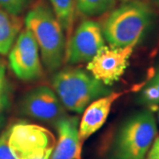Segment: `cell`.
Returning a JSON list of instances; mask_svg holds the SVG:
<instances>
[{"label":"cell","instance_id":"obj_7","mask_svg":"<svg viewBox=\"0 0 159 159\" xmlns=\"http://www.w3.org/2000/svg\"><path fill=\"white\" fill-rule=\"evenodd\" d=\"M104 45L101 25L95 20H85L80 23L66 46V63L77 65L89 62Z\"/></svg>","mask_w":159,"mask_h":159},{"label":"cell","instance_id":"obj_1","mask_svg":"<svg viewBox=\"0 0 159 159\" xmlns=\"http://www.w3.org/2000/svg\"><path fill=\"white\" fill-rule=\"evenodd\" d=\"M157 13L146 1L131 0L112 9L103 21V38L111 47L137 45L154 25Z\"/></svg>","mask_w":159,"mask_h":159},{"label":"cell","instance_id":"obj_9","mask_svg":"<svg viewBox=\"0 0 159 159\" xmlns=\"http://www.w3.org/2000/svg\"><path fill=\"white\" fill-rule=\"evenodd\" d=\"M20 111L31 119L52 125L66 116L57 94L47 86H38L28 91L20 102Z\"/></svg>","mask_w":159,"mask_h":159},{"label":"cell","instance_id":"obj_6","mask_svg":"<svg viewBox=\"0 0 159 159\" xmlns=\"http://www.w3.org/2000/svg\"><path fill=\"white\" fill-rule=\"evenodd\" d=\"M9 63L14 74L22 80H35L43 76L39 47L28 29L25 28L18 34L9 51Z\"/></svg>","mask_w":159,"mask_h":159},{"label":"cell","instance_id":"obj_4","mask_svg":"<svg viewBox=\"0 0 159 159\" xmlns=\"http://www.w3.org/2000/svg\"><path fill=\"white\" fill-rule=\"evenodd\" d=\"M157 134V122L148 111L134 114L118 131L111 159H146Z\"/></svg>","mask_w":159,"mask_h":159},{"label":"cell","instance_id":"obj_17","mask_svg":"<svg viewBox=\"0 0 159 159\" xmlns=\"http://www.w3.org/2000/svg\"><path fill=\"white\" fill-rule=\"evenodd\" d=\"M9 132H10V128L6 129L0 135V159H14L8 142Z\"/></svg>","mask_w":159,"mask_h":159},{"label":"cell","instance_id":"obj_21","mask_svg":"<svg viewBox=\"0 0 159 159\" xmlns=\"http://www.w3.org/2000/svg\"><path fill=\"white\" fill-rule=\"evenodd\" d=\"M146 2L153 8L155 11H159V0H146Z\"/></svg>","mask_w":159,"mask_h":159},{"label":"cell","instance_id":"obj_14","mask_svg":"<svg viewBox=\"0 0 159 159\" xmlns=\"http://www.w3.org/2000/svg\"><path fill=\"white\" fill-rule=\"evenodd\" d=\"M117 0H75L76 10L84 16H100L114 9Z\"/></svg>","mask_w":159,"mask_h":159},{"label":"cell","instance_id":"obj_16","mask_svg":"<svg viewBox=\"0 0 159 159\" xmlns=\"http://www.w3.org/2000/svg\"><path fill=\"white\" fill-rule=\"evenodd\" d=\"M32 0H0V8L13 15H20L30 6Z\"/></svg>","mask_w":159,"mask_h":159},{"label":"cell","instance_id":"obj_20","mask_svg":"<svg viewBox=\"0 0 159 159\" xmlns=\"http://www.w3.org/2000/svg\"><path fill=\"white\" fill-rule=\"evenodd\" d=\"M6 105H7V102L0 101V127H1V125L3 124V121H4L3 111H4V110L6 107Z\"/></svg>","mask_w":159,"mask_h":159},{"label":"cell","instance_id":"obj_5","mask_svg":"<svg viewBox=\"0 0 159 159\" xmlns=\"http://www.w3.org/2000/svg\"><path fill=\"white\" fill-rule=\"evenodd\" d=\"M8 142L14 159H50L56 140L45 127L20 122L10 127Z\"/></svg>","mask_w":159,"mask_h":159},{"label":"cell","instance_id":"obj_12","mask_svg":"<svg viewBox=\"0 0 159 159\" xmlns=\"http://www.w3.org/2000/svg\"><path fill=\"white\" fill-rule=\"evenodd\" d=\"M23 20L0 8V54L6 55L22 30Z\"/></svg>","mask_w":159,"mask_h":159},{"label":"cell","instance_id":"obj_10","mask_svg":"<svg viewBox=\"0 0 159 159\" xmlns=\"http://www.w3.org/2000/svg\"><path fill=\"white\" fill-rule=\"evenodd\" d=\"M79 125L76 116H65L55 123L58 139L50 159H81Z\"/></svg>","mask_w":159,"mask_h":159},{"label":"cell","instance_id":"obj_11","mask_svg":"<svg viewBox=\"0 0 159 159\" xmlns=\"http://www.w3.org/2000/svg\"><path fill=\"white\" fill-rule=\"evenodd\" d=\"M122 95V92H111L93 101L85 109L79 125V138L81 144L103 125L113 102Z\"/></svg>","mask_w":159,"mask_h":159},{"label":"cell","instance_id":"obj_15","mask_svg":"<svg viewBox=\"0 0 159 159\" xmlns=\"http://www.w3.org/2000/svg\"><path fill=\"white\" fill-rule=\"evenodd\" d=\"M139 99L141 102L148 106L159 104V70L148 81L141 92Z\"/></svg>","mask_w":159,"mask_h":159},{"label":"cell","instance_id":"obj_3","mask_svg":"<svg viewBox=\"0 0 159 159\" xmlns=\"http://www.w3.org/2000/svg\"><path fill=\"white\" fill-rule=\"evenodd\" d=\"M51 84L65 109L78 114L93 101L111 93L108 86L81 68L67 67L56 72Z\"/></svg>","mask_w":159,"mask_h":159},{"label":"cell","instance_id":"obj_18","mask_svg":"<svg viewBox=\"0 0 159 159\" xmlns=\"http://www.w3.org/2000/svg\"><path fill=\"white\" fill-rule=\"evenodd\" d=\"M6 89H7V80H6V66L0 63V101L8 102Z\"/></svg>","mask_w":159,"mask_h":159},{"label":"cell","instance_id":"obj_2","mask_svg":"<svg viewBox=\"0 0 159 159\" xmlns=\"http://www.w3.org/2000/svg\"><path fill=\"white\" fill-rule=\"evenodd\" d=\"M25 26L37 43L45 69L49 73H56L65 60L66 39L52 9L44 1L37 2L28 11Z\"/></svg>","mask_w":159,"mask_h":159},{"label":"cell","instance_id":"obj_13","mask_svg":"<svg viewBox=\"0 0 159 159\" xmlns=\"http://www.w3.org/2000/svg\"><path fill=\"white\" fill-rule=\"evenodd\" d=\"M52 11L61 24L64 31L69 34L72 30L75 18V0H50Z\"/></svg>","mask_w":159,"mask_h":159},{"label":"cell","instance_id":"obj_8","mask_svg":"<svg viewBox=\"0 0 159 159\" xmlns=\"http://www.w3.org/2000/svg\"><path fill=\"white\" fill-rule=\"evenodd\" d=\"M135 46H102L89 62L88 71L104 85H112L125 73Z\"/></svg>","mask_w":159,"mask_h":159},{"label":"cell","instance_id":"obj_19","mask_svg":"<svg viewBox=\"0 0 159 159\" xmlns=\"http://www.w3.org/2000/svg\"><path fill=\"white\" fill-rule=\"evenodd\" d=\"M146 159H159V136L156 137L151 148L147 154Z\"/></svg>","mask_w":159,"mask_h":159},{"label":"cell","instance_id":"obj_22","mask_svg":"<svg viewBox=\"0 0 159 159\" xmlns=\"http://www.w3.org/2000/svg\"><path fill=\"white\" fill-rule=\"evenodd\" d=\"M120 2H122V3H124V2H127V1H131V0H119Z\"/></svg>","mask_w":159,"mask_h":159}]
</instances>
